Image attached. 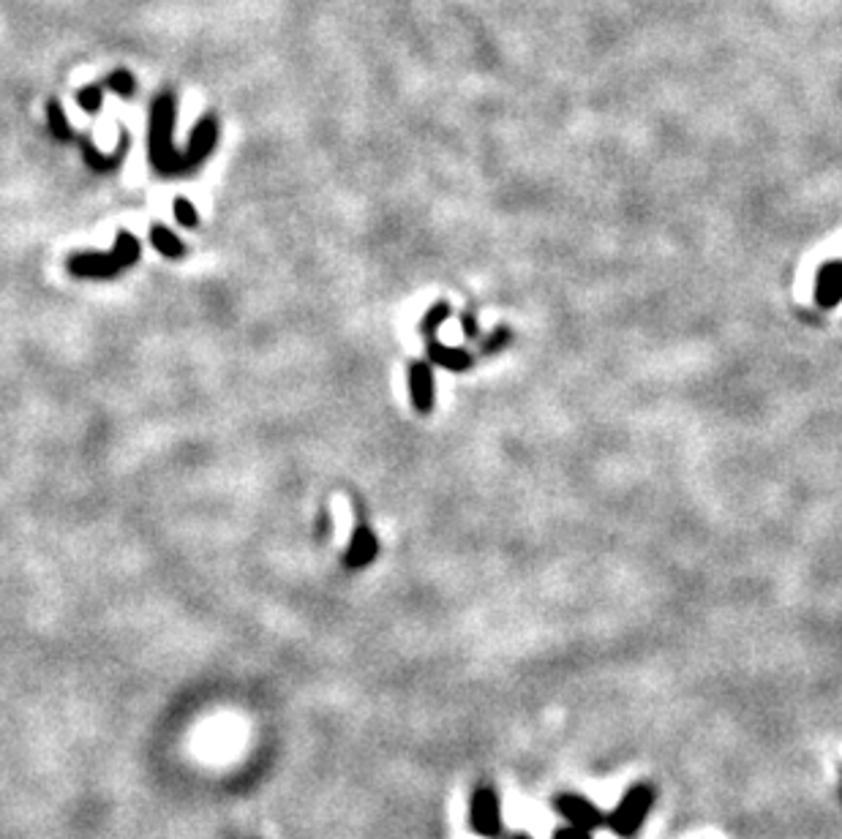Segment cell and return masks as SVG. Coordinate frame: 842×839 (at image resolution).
<instances>
[{
	"mask_svg": "<svg viewBox=\"0 0 842 839\" xmlns=\"http://www.w3.org/2000/svg\"><path fill=\"white\" fill-rule=\"evenodd\" d=\"M112 260L118 262L120 267H131L134 262L139 260V241L131 235V232H118V241H115V248H112Z\"/></svg>",
	"mask_w": 842,
	"mask_h": 839,
	"instance_id": "cell-6",
	"label": "cell"
},
{
	"mask_svg": "<svg viewBox=\"0 0 842 839\" xmlns=\"http://www.w3.org/2000/svg\"><path fill=\"white\" fill-rule=\"evenodd\" d=\"M175 218H178V224L186 226V230H194V226L199 224V216L197 211H194V205L188 199H175Z\"/></svg>",
	"mask_w": 842,
	"mask_h": 839,
	"instance_id": "cell-7",
	"label": "cell"
},
{
	"mask_svg": "<svg viewBox=\"0 0 842 839\" xmlns=\"http://www.w3.org/2000/svg\"><path fill=\"white\" fill-rule=\"evenodd\" d=\"M649 804H652L649 790L636 788L625 801H621L619 810L614 812L611 826L616 831H621V835H630V831H636V826L640 823V820H644V812L649 810Z\"/></svg>",
	"mask_w": 842,
	"mask_h": 839,
	"instance_id": "cell-1",
	"label": "cell"
},
{
	"mask_svg": "<svg viewBox=\"0 0 842 839\" xmlns=\"http://www.w3.org/2000/svg\"><path fill=\"white\" fill-rule=\"evenodd\" d=\"M77 101H79V107L88 109V113H99V107H101V94H99V88H85V90H79Z\"/></svg>",
	"mask_w": 842,
	"mask_h": 839,
	"instance_id": "cell-9",
	"label": "cell"
},
{
	"mask_svg": "<svg viewBox=\"0 0 842 839\" xmlns=\"http://www.w3.org/2000/svg\"><path fill=\"white\" fill-rule=\"evenodd\" d=\"M150 241H154V246L161 251L164 256H169V260H180L183 254H186V246L178 241V237L173 235V232L167 230V226H154L150 230Z\"/></svg>",
	"mask_w": 842,
	"mask_h": 839,
	"instance_id": "cell-5",
	"label": "cell"
},
{
	"mask_svg": "<svg viewBox=\"0 0 842 839\" xmlns=\"http://www.w3.org/2000/svg\"><path fill=\"white\" fill-rule=\"evenodd\" d=\"M472 823L480 835L491 837L499 829V801L491 790L483 788L472 801Z\"/></svg>",
	"mask_w": 842,
	"mask_h": 839,
	"instance_id": "cell-2",
	"label": "cell"
},
{
	"mask_svg": "<svg viewBox=\"0 0 842 839\" xmlns=\"http://www.w3.org/2000/svg\"><path fill=\"white\" fill-rule=\"evenodd\" d=\"M109 85H112L120 96H131V90H134V79L128 77L126 71H118V75L109 79Z\"/></svg>",
	"mask_w": 842,
	"mask_h": 839,
	"instance_id": "cell-10",
	"label": "cell"
},
{
	"mask_svg": "<svg viewBox=\"0 0 842 839\" xmlns=\"http://www.w3.org/2000/svg\"><path fill=\"white\" fill-rule=\"evenodd\" d=\"M557 839H589L587 831L581 829H567V831H559Z\"/></svg>",
	"mask_w": 842,
	"mask_h": 839,
	"instance_id": "cell-11",
	"label": "cell"
},
{
	"mask_svg": "<svg viewBox=\"0 0 842 839\" xmlns=\"http://www.w3.org/2000/svg\"><path fill=\"white\" fill-rule=\"evenodd\" d=\"M50 126H52V134L55 139H69V124H66L63 118V109L58 107V104H50Z\"/></svg>",
	"mask_w": 842,
	"mask_h": 839,
	"instance_id": "cell-8",
	"label": "cell"
},
{
	"mask_svg": "<svg viewBox=\"0 0 842 839\" xmlns=\"http://www.w3.org/2000/svg\"><path fill=\"white\" fill-rule=\"evenodd\" d=\"M559 810L565 812L567 818L576 823V829H581V831L595 829V826L600 823V814H597L595 807L587 804V801H581V799H561Z\"/></svg>",
	"mask_w": 842,
	"mask_h": 839,
	"instance_id": "cell-4",
	"label": "cell"
},
{
	"mask_svg": "<svg viewBox=\"0 0 842 839\" xmlns=\"http://www.w3.org/2000/svg\"><path fill=\"white\" fill-rule=\"evenodd\" d=\"M71 273L85 275V279H101V275H115L120 271L118 262L112 260V254H79L71 256L69 262Z\"/></svg>",
	"mask_w": 842,
	"mask_h": 839,
	"instance_id": "cell-3",
	"label": "cell"
}]
</instances>
